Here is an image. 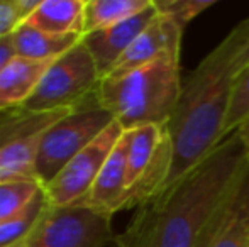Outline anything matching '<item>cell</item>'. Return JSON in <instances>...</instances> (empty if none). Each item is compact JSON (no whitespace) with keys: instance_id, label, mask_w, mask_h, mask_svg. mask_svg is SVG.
Returning a JSON list of instances; mask_svg holds the SVG:
<instances>
[{"instance_id":"cell-1","label":"cell","mask_w":249,"mask_h":247,"mask_svg":"<svg viewBox=\"0 0 249 247\" xmlns=\"http://www.w3.org/2000/svg\"><path fill=\"white\" fill-rule=\"evenodd\" d=\"M249 171L239 132L139 208L117 247H207Z\"/></svg>"},{"instance_id":"cell-2","label":"cell","mask_w":249,"mask_h":247,"mask_svg":"<svg viewBox=\"0 0 249 247\" xmlns=\"http://www.w3.org/2000/svg\"><path fill=\"white\" fill-rule=\"evenodd\" d=\"M248 41L249 17L237 24L226 39L203 58L181 85L180 99L166 124L173 159L163 190L195 168L224 141L234 60Z\"/></svg>"},{"instance_id":"cell-3","label":"cell","mask_w":249,"mask_h":247,"mask_svg":"<svg viewBox=\"0 0 249 247\" xmlns=\"http://www.w3.org/2000/svg\"><path fill=\"white\" fill-rule=\"evenodd\" d=\"M180 56H161L117 78H104L97 99L124 131L166 125L181 93Z\"/></svg>"},{"instance_id":"cell-4","label":"cell","mask_w":249,"mask_h":247,"mask_svg":"<svg viewBox=\"0 0 249 247\" xmlns=\"http://www.w3.org/2000/svg\"><path fill=\"white\" fill-rule=\"evenodd\" d=\"M114 115L102 107L97 92L75 107L43 134L36 156V178L43 186L114 122Z\"/></svg>"},{"instance_id":"cell-5","label":"cell","mask_w":249,"mask_h":247,"mask_svg":"<svg viewBox=\"0 0 249 247\" xmlns=\"http://www.w3.org/2000/svg\"><path fill=\"white\" fill-rule=\"evenodd\" d=\"M173 159L166 125H141L129 131L127 188L121 210L139 208L156 197L168 181Z\"/></svg>"},{"instance_id":"cell-6","label":"cell","mask_w":249,"mask_h":247,"mask_svg":"<svg viewBox=\"0 0 249 247\" xmlns=\"http://www.w3.org/2000/svg\"><path fill=\"white\" fill-rule=\"evenodd\" d=\"M100 82L95 61L80 41L68 53L53 61L22 109L36 114L73 109L93 95Z\"/></svg>"},{"instance_id":"cell-7","label":"cell","mask_w":249,"mask_h":247,"mask_svg":"<svg viewBox=\"0 0 249 247\" xmlns=\"http://www.w3.org/2000/svg\"><path fill=\"white\" fill-rule=\"evenodd\" d=\"M73 109L36 114L20 107L0 112V183L37 180L34 165L41 137Z\"/></svg>"},{"instance_id":"cell-8","label":"cell","mask_w":249,"mask_h":247,"mask_svg":"<svg viewBox=\"0 0 249 247\" xmlns=\"http://www.w3.org/2000/svg\"><path fill=\"white\" fill-rule=\"evenodd\" d=\"M112 217L85 205H50L24 247H107L117 237Z\"/></svg>"},{"instance_id":"cell-9","label":"cell","mask_w":249,"mask_h":247,"mask_svg":"<svg viewBox=\"0 0 249 247\" xmlns=\"http://www.w3.org/2000/svg\"><path fill=\"white\" fill-rule=\"evenodd\" d=\"M122 134V125L114 120L44 186L53 207H70L85 198Z\"/></svg>"},{"instance_id":"cell-10","label":"cell","mask_w":249,"mask_h":247,"mask_svg":"<svg viewBox=\"0 0 249 247\" xmlns=\"http://www.w3.org/2000/svg\"><path fill=\"white\" fill-rule=\"evenodd\" d=\"M181 36L183 29L177 22H173L170 17L158 14L149 26L136 37V41L127 48V51L115 63L105 78H117L166 54L180 56Z\"/></svg>"},{"instance_id":"cell-11","label":"cell","mask_w":249,"mask_h":247,"mask_svg":"<svg viewBox=\"0 0 249 247\" xmlns=\"http://www.w3.org/2000/svg\"><path fill=\"white\" fill-rule=\"evenodd\" d=\"M156 16L158 10L151 0V5L146 7L142 12L129 17L115 26L95 31V33H89L82 37V43L92 54L102 78L108 75V71L114 68L115 63L121 60V56L127 51V48L134 43L136 37L149 26L151 20Z\"/></svg>"},{"instance_id":"cell-12","label":"cell","mask_w":249,"mask_h":247,"mask_svg":"<svg viewBox=\"0 0 249 247\" xmlns=\"http://www.w3.org/2000/svg\"><path fill=\"white\" fill-rule=\"evenodd\" d=\"M127 148L129 131H124L114 151L102 166L93 186L85 195V198L75 205H85L110 215L117 214L127 188Z\"/></svg>"},{"instance_id":"cell-13","label":"cell","mask_w":249,"mask_h":247,"mask_svg":"<svg viewBox=\"0 0 249 247\" xmlns=\"http://www.w3.org/2000/svg\"><path fill=\"white\" fill-rule=\"evenodd\" d=\"M53 61L14 56L0 71V112L20 109L34 93Z\"/></svg>"},{"instance_id":"cell-14","label":"cell","mask_w":249,"mask_h":247,"mask_svg":"<svg viewBox=\"0 0 249 247\" xmlns=\"http://www.w3.org/2000/svg\"><path fill=\"white\" fill-rule=\"evenodd\" d=\"M85 2L87 0H43L24 24L56 36H83Z\"/></svg>"},{"instance_id":"cell-15","label":"cell","mask_w":249,"mask_h":247,"mask_svg":"<svg viewBox=\"0 0 249 247\" xmlns=\"http://www.w3.org/2000/svg\"><path fill=\"white\" fill-rule=\"evenodd\" d=\"M80 34H65L56 36L31 27L27 24H20L12 34L16 56L34 61H54L65 53H68L73 46L82 41Z\"/></svg>"},{"instance_id":"cell-16","label":"cell","mask_w":249,"mask_h":247,"mask_svg":"<svg viewBox=\"0 0 249 247\" xmlns=\"http://www.w3.org/2000/svg\"><path fill=\"white\" fill-rule=\"evenodd\" d=\"M249 239V171L207 247H246Z\"/></svg>"},{"instance_id":"cell-17","label":"cell","mask_w":249,"mask_h":247,"mask_svg":"<svg viewBox=\"0 0 249 247\" xmlns=\"http://www.w3.org/2000/svg\"><path fill=\"white\" fill-rule=\"evenodd\" d=\"M151 5V0H87L83 36L122 22Z\"/></svg>"},{"instance_id":"cell-18","label":"cell","mask_w":249,"mask_h":247,"mask_svg":"<svg viewBox=\"0 0 249 247\" xmlns=\"http://www.w3.org/2000/svg\"><path fill=\"white\" fill-rule=\"evenodd\" d=\"M51 201L46 195V190L39 191L34 200L24 208L20 214L12 217L10 220L0 224V247H24L43 215L50 208Z\"/></svg>"},{"instance_id":"cell-19","label":"cell","mask_w":249,"mask_h":247,"mask_svg":"<svg viewBox=\"0 0 249 247\" xmlns=\"http://www.w3.org/2000/svg\"><path fill=\"white\" fill-rule=\"evenodd\" d=\"M43 190L37 180H12L0 183V224L24 210Z\"/></svg>"},{"instance_id":"cell-20","label":"cell","mask_w":249,"mask_h":247,"mask_svg":"<svg viewBox=\"0 0 249 247\" xmlns=\"http://www.w3.org/2000/svg\"><path fill=\"white\" fill-rule=\"evenodd\" d=\"M249 120V66L237 71L232 78L227 107L226 124H224V139L237 132Z\"/></svg>"},{"instance_id":"cell-21","label":"cell","mask_w":249,"mask_h":247,"mask_svg":"<svg viewBox=\"0 0 249 247\" xmlns=\"http://www.w3.org/2000/svg\"><path fill=\"white\" fill-rule=\"evenodd\" d=\"M158 14L170 17L181 29L202 12L215 5L217 0H153Z\"/></svg>"},{"instance_id":"cell-22","label":"cell","mask_w":249,"mask_h":247,"mask_svg":"<svg viewBox=\"0 0 249 247\" xmlns=\"http://www.w3.org/2000/svg\"><path fill=\"white\" fill-rule=\"evenodd\" d=\"M20 24H24V19L16 0H0V39L14 34Z\"/></svg>"},{"instance_id":"cell-23","label":"cell","mask_w":249,"mask_h":247,"mask_svg":"<svg viewBox=\"0 0 249 247\" xmlns=\"http://www.w3.org/2000/svg\"><path fill=\"white\" fill-rule=\"evenodd\" d=\"M14 56H16V49H14L12 34H10V36L0 39V71H2L3 66L12 60Z\"/></svg>"},{"instance_id":"cell-24","label":"cell","mask_w":249,"mask_h":247,"mask_svg":"<svg viewBox=\"0 0 249 247\" xmlns=\"http://www.w3.org/2000/svg\"><path fill=\"white\" fill-rule=\"evenodd\" d=\"M246 66H249V41L246 43V46L239 51L236 60H234V75L237 71H241L243 68H246Z\"/></svg>"},{"instance_id":"cell-25","label":"cell","mask_w":249,"mask_h":247,"mask_svg":"<svg viewBox=\"0 0 249 247\" xmlns=\"http://www.w3.org/2000/svg\"><path fill=\"white\" fill-rule=\"evenodd\" d=\"M237 132H239L241 139H243V144H244V149H246V156H248V161H249V120Z\"/></svg>"},{"instance_id":"cell-26","label":"cell","mask_w":249,"mask_h":247,"mask_svg":"<svg viewBox=\"0 0 249 247\" xmlns=\"http://www.w3.org/2000/svg\"><path fill=\"white\" fill-rule=\"evenodd\" d=\"M246 247H249V239H248V246Z\"/></svg>"}]
</instances>
